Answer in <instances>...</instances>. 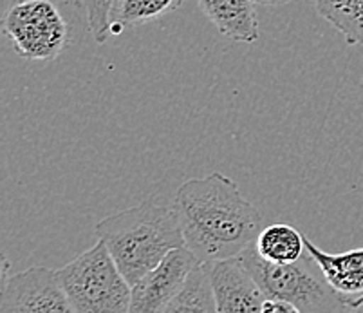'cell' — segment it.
Segmentation results:
<instances>
[{"label":"cell","instance_id":"cell-1","mask_svg":"<svg viewBox=\"0 0 363 313\" xmlns=\"http://www.w3.org/2000/svg\"><path fill=\"white\" fill-rule=\"evenodd\" d=\"M174 205L184 246L204 263L240 256L262 230L257 207L232 177L220 172L184 181L176 190Z\"/></svg>","mask_w":363,"mask_h":313},{"label":"cell","instance_id":"cell-2","mask_svg":"<svg viewBox=\"0 0 363 313\" xmlns=\"http://www.w3.org/2000/svg\"><path fill=\"white\" fill-rule=\"evenodd\" d=\"M96 236L111 250L130 286L156 268L172 250L184 246L174 201L170 205L156 196L101 219Z\"/></svg>","mask_w":363,"mask_h":313},{"label":"cell","instance_id":"cell-3","mask_svg":"<svg viewBox=\"0 0 363 313\" xmlns=\"http://www.w3.org/2000/svg\"><path fill=\"white\" fill-rule=\"evenodd\" d=\"M74 313L130 312L132 286L101 239L58 270Z\"/></svg>","mask_w":363,"mask_h":313},{"label":"cell","instance_id":"cell-4","mask_svg":"<svg viewBox=\"0 0 363 313\" xmlns=\"http://www.w3.org/2000/svg\"><path fill=\"white\" fill-rule=\"evenodd\" d=\"M239 257L267 297L291 302L298 313L343 308L325 279L309 270L313 259L308 252L295 263H272L257 252L255 245H250Z\"/></svg>","mask_w":363,"mask_h":313},{"label":"cell","instance_id":"cell-5","mask_svg":"<svg viewBox=\"0 0 363 313\" xmlns=\"http://www.w3.org/2000/svg\"><path fill=\"white\" fill-rule=\"evenodd\" d=\"M4 33L26 60L52 62L71 44V29L55 0H15L6 11Z\"/></svg>","mask_w":363,"mask_h":313},{"label":"cell","instance_id":"cell-6","mask_svg":"<svg viewBox=\"0 0 363 313\" xmlns=\"http://www.w3.org/2000/svg\"><path fill=\"white\" fill-rule=\"evenodd\" d=\"M72 309L62 286L58 270L33 266L24 272L8 275L4 257L0 313H69Z\"/></svg>","mask_w":363,"mask_h":313},{"label":"cell","instance_id":"cell-7","mask_svg":"<svg viewBox=\"0 0 363 313\" xmlns=\"http://www.w3.org/2000/svg\"><path fill=\"white\" fill-rule=\"evenodd\" d=\"M203 263L188 246L174 248L154 270L132 286L130 313H164L188 273Z\"/></svg>","mask_w":363,"mask_h":313},{"label":"cell","instance_id":"cell-8","mask_svg":"<svg viewBox=\"0 0 363 313\" xmlns=\"http://www.w3.org/2000/svg\"><path fill=\"white\" fill-rule=\"evenodd\" d=\"M208 268L216 292L217 312H262L267 295L239 256L208 263Z\"/></svg>","mask_w":363,"mask_h":313},{"label":"cell","instance_id":"cell-9","mask_svg":"<svg viewBox=\"0 0 363 313\" xmlns=\"http://www.w3.org/2000/svg\"><path fill=\"white\" fill-rule=\"evenodd\" d=\"M306 252L318 266L335 297L345 309L363 306V248L342 253L323 252L308 236H303Z\"/></svg>","mask_w":363,"mask_h":313},{"label":"cell","instance_id":"cell-10","mask_svg":"<svg viewBox=\"0 0 363 313\" xmlns=\"http://www.w3.org/2000/svg\"><path fill=\"white\" fill-rule=\"evenodd\" d=\"M197 6L220 35L230 40L253 44L259 38L253 0H197Z\"/></svg>","mask_w":363,"mask_h":313},{"label":"cell","instance_id":"cell-11","mask_svg":"<svg viewBox=\"0 0 363 313\" xmlns=\"http://www.w3.org/2000/svg\"><path fill=\"white\" fill-rule=\"evenodd\" d=\"M184 312H199V313H216L217 301L213 292L212 278L208 263H199L192 272L188 273L183 286L167 306L164 313H184Z\"/></svg>","mask_w":363,"mask_h":313},{"label":"cell","instance_id":"cell-12","mask_svg":"<svg viewBox=\"0 0 363 313\" xmlns=\"http://www.w3.org/2000/svg\"><path fill=\"white\" fill-rule=\"evenodd\" d=\"M255 248L264 259L272 263H295L303 257L306 243L303 236L291 225H269L260 230L255 239Z\"/></svg>","mask_w":363,"mask_h":313},{"label":"cell","instance_id":"cell-13","mask_svg":"<svg viewBox=\"0 0 363 313\" xmlns=\"http://www.w3.org/2000/svg\"><path fill=\"white\" fill-rule=\"evenodd\" d=\"M316 13L351 45H363V0H315Z\"/></svg>","mask_w":363,"mask_h":313},{"label":"cell","instance_id":"cell-14","mask_svg":"<svg viewBox=\"0 0 363 313\" xmlns=\"http://www.w3.org/2000/svg\"><path fill=\"white\" fill-rule=\"evenodd\" d=\"M183 0H116L112 9V33H121L123 28L141 26L176 11Z\"/></svg>","mask_w":363,"mask_h":313},{"label":"cell","instance_id":"cell-15","mask_svg":"<svg viewBox=\"0 0 363 313\" xmlns=\"http://www.w3.org/2000/svg\"><path fill=\"white\" fill-rule=\"evenodd\" d=\"M87 16V28L98 44H104L112 33L111 15L116 0H76Z\"/></svg>","mask_w":363,"mask_h":313},{"label":"cell","instance_id":"cell-16","mask_svg":"<svg viewBox=\"0 0 363 313\" xmlns=\"http://www.w3.org/2000/svg\"><path fill=\"white\" fill-rule=\"evenodd\" d=\"M262 313H298V309L291 302L284 301V299L267 297L262 306Z\"/></svg>","mask_w":363,"mask_h":313},{"label":"cell","instance_id":"cell-17","mask_svg":"<svg viewBox=\"0 0 363 313\" xmlns=\"http://www.w3.org/2000/svg\"><path fill=\"white\" fill-rule=\"evenodd\" d=\"M255 6H282V4H288L291 0H253Z\"/></svg>","mask_w":363,"mask_h":313}]
</instances>
